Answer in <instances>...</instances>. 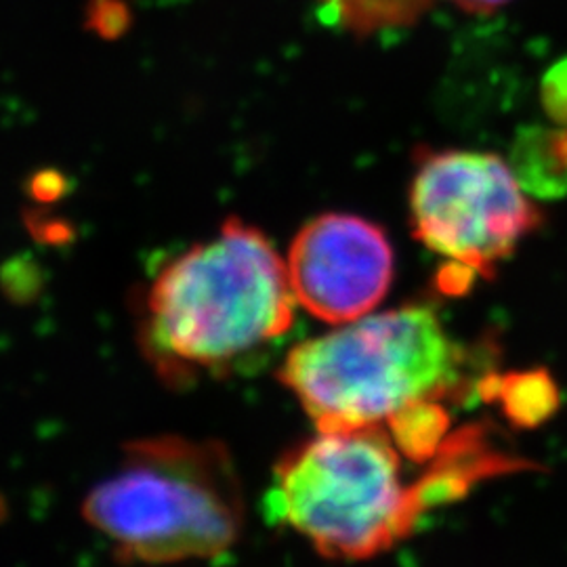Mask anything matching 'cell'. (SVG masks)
I'll return each mask as SVG.
<instances>
[{
    "instance_id": "cell-4",
    "label": "cell",
    "mask_w": 567,
    "mask_h": 567,
    "mask_svg": "<svg viewBox=\"0 0 567 567\" xmlns=\"http://www.w3.org/2000/svg\"><path fill=\"white\" fill-rule=\"evenodd\" d=\"M386 425L318 429L276 475L274 513L326 557L365 559L404 538L423 487L404 482Z\"/></svg>"
},
{
    "instance_id": "cell-7",
    "label": "cell",
    "mask_w": 567,
    "mask_h": 567,
    "mask_svg": "<svg viewBox=\"0 0 567 567\" xmlns=\"http://www.w3.org/2000/svg\"><path fill=\"white\" fill-rule=\"evenodd\" d=\"M511 168L526 189L543 200L567 196V126L529 124L511 147Z\"/></svg>"
},
{
    "instance_id": "cell-3",
    "label": "cell",
    "mask_w": 567,
    "mask_h": 567,
    "mask_svg": "<svg viewBox=\"0 0 567 567\" xmlns=\"http://www.w3.org/2000/svg\"><path fill=\"white\" fill-rule=\"evenodd\" d=\"M82 515L135 561L208 559L243 532V487L224 446L163 435L126 447Z\"/></svg>"
},
{
    "instance_id": "cell-6",
    "label": "cell",
    "mask_w": 567,
    "mask_h": 567,
    "mask_svg": "<svg viewBox=\"0 0 567 567\" xmlns=\"http://www.w3.org/2000/svg\"><path fill=\"white\" fill-rule=\"evenodd\" d=\"M286 267L297 303L326 324L341 326L383 301L393 280V250L379 225L328 213L297 234Z\"/></svg>"
},
{
    "instance_id": "cell-8",
    "label": "cell",
    "mask_w": 567,
    "mask_h": 567,
    "mask_svg": "<svg viewBox=\"0 0 567 567\" xmlns=\"http://www.w3.org/2000/svg\"><path fill=\"white\" fill-rule=\"evenodd\" d=\"M332 18L355 34L404 28L419 20L433 0H318Z\"/></svg>"
},
{
    "instance_id": "cell-10",
    "label": "cell",
    "mask_w": 567,
    "mask_h": 567,
    "mask_svg": "<svg viewBox=\"0 0 567 567\" xmlns=\"http://www.w3.org/2000/svg\"><path fill=\"white\" fill-rule=\"evenodd\" d=\"M452 2L468 13H492L501 7H505L508 0H452Z\"/></svg>"
},
{
    "instance_id": "cell-9",
    "label": "cell",
    "mask_w": 567,
    "mask_h": 567,
    "mask_svg": "<svg viewBox=\"0 0 567 567\" xmlns=\"http://www.w3.org/2000/svg\"><path fill=\"white\" fill-rule=\"evenodd\" d=\"M540 102L550 121L567 126V58L557 61L545 74L540 84Z\"/></svg>"
},
{
    "instance_id": "cell-5",
    "label": "cell",
    "mask_w": 567,
    "mask_h": 567,
    "mask_svg": "<svg viewBox=\"0 0 567 567\" xmlns=\"http://www.w3.org/2000/svg\"><path fill=\"white\" fill-rule=\"evenodd\" d=\"M414 236L468 278H492L543 225L507 161L486 152L423 154L412 189Z\"/></svg>"
},
{
    "instance_id": "cell-2",
    "label": "cell",
    "mask_w": 567,
    "mask_h": 567,
    "mask_svg": "<svg viewBox=\"0 0 567 567\" xmlns=\"http://www.w3.org/2000/svg\"><path fill=\"white\" fill-rule=\"evenodd\" d=\"M463 364L437 313L405 305L295 347L280 379L318 429H353L437 404L461 383Z\"/></svg>"
},
{
    "instance_id": "cell-1",
    "label": "cell",
    "mask_w": 567,
    "mask_h": 567,
    "mask_svg": "<svg viewBox=\"0 0 567 567\" xmlns=\"http://www.w3.org/2000/svg\"><path fill=\"white\" fill-rule=\"evenodd\" d=\"M288 267L240 219L166 265L147 297L152 351L171 365L221 368L278 341L295 322Z\"/></svg>"
}]
</instances>
